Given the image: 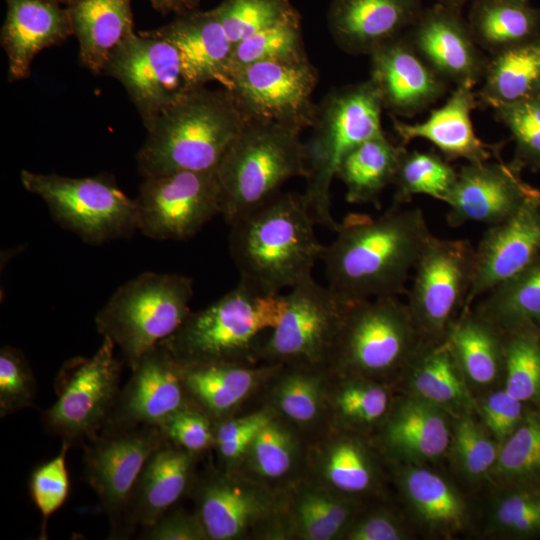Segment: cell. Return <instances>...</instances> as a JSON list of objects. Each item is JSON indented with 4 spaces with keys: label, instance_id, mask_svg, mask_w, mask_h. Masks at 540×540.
I'll return each instance as SVG.
<instances>
[{
    "label": "cell",
    "instance_id": "2",
    "mask_svg": "<svg viewBox=\"0 0 540 540\" xmlns=\"http://www.w3.org/2000/svg\"><path fill=\"white\" fill-rule=\"evenodd\" d=\"M302 195L278 193L230 226L228 246L241 281L278 294L312 277L325 250Z\"/></svg>",
    "mask_w": 540,
    "mask_h": 540
},
{
    "label": "cell",
    "instance_id": "26",
    "mask_svg": "<svg viewBox=\"0 0 540 540\" xmlns=\"http://www.w3.org/2000/svg\"><path fill=\"white\" fill-rule=\"evenodd\" d=\"M201 455L167 439L145 463L132 492L124 518L123 538L147 528L189 495Z\"/></svg>",
    "mask_w": 540,
    "mask_h": 540
},
{
    "label": "cell",
    "instance_id": "25",
    "mask_svg": "<svg viewBox=\"0 0 540 540\" xmlns=\"http://www.w3.org/2000/svg\"><path fill=\"white\" fill-rule=\"evenodd\" d=\"M388 469L412 526L437 539L456 538L470 527L466 499L443 475L423 465L388 463Z\"/></svg>",
    "mask_w": 540,
    "mask_h": 540
},
{
    "label": "cell",
    "instance_id": "59",
    "mask_svg": "<svg viewBox=\"0 0 540 540\" xmlns=\"http://www.w3.org/2000/svg\"><path fill=\"white\" fill-rule=\"evenodd\" d=\"M438 3L440 4H443V5H446V6H449V7H453V8H457V9H461V7L467 3L469 0H437Z\"/></svg>",
    "mask_w": 540,
    "mask_h": 540
},
{
    "label": "cell",
    "instance_id": "54",
    "mask_svg": "<svg viewBox=\"0 0 540 540\" xmlns=\"http://www.w3.org/2000/svg\"><path fill=\"white\" fill-rule=\"evenodd\" d=\"M412 536L409 520L381 498L363 505L343 540H408Z\"/></svg>",
    "mask_w": 540,
    "mask_h": 540
},
{
    "label": "cell",
    "instance_id": "12",
    "mask_svg": "<svg viewBox=\"0 0 540 540\" xmlns=\"http://www.w3.org/2000/svg\"><path fill=\"white\" fill-rule=\"evenodd\" d=\"M279 324L259 349V362L327 367L350 304L313 277L292 287Z\"/></svg>",
    "mask_w": 540,
    "mask_h": 540
},
{
    "label": "cell",
    "instance_id": "3",
    "mask_svg": "<svg viewBox=\"0 0 540 540\" xmlns=\"http://www.w3.org/2000/svg\"><path fill=\"white\" fill-rule=\"evenodd\" d=\"M247 118L221 87L191 89L158 117L136 155L144 178L216 169Z\"/></svg>",
    "mask_w": 540,
    "mask_h": 540
},
{
    "label": "cell",
    "instance_id": "1",
    "mask_svg": "<svg viewBox=\"0 0 540 540\" xmlns=\"http://www.w3.org/2000/svg\"><path fill=\"white\" fill-rule=\"evenodd\" d=\"M321 261L327 285L349 301L398 296L433 236L419 208L390 209L373 219L350 214Z\"/></svg>",
    "mask_w": 540,
    "mask_h": 540
},
{
    "label": "cell",
    "instance_id": "21",
    "mask_svg": "<svg viewBox=\"0 0 540 540\" xmlns=\"http://www.w3.org/2000/svg\"><path fill=\"white\" fill-rule=\"evenodd\" d=\"M452 424L453 417L444 410L397 392L372 439L388 463L428 466L447 456Z\"/></svg>",
    "mask_w": 540,
    "mask_h": 540
},
{
    "label": "cell",
    "instance_id": "19",
    "mask_svg": "<svg viewBox=\"0 0 540 540\" xmlns=\"http://www.w3.org/2000/svg\"><path fill=\"white\" fill-rule=\"evenodd\" d=\"M528 196L510 217L489 226L475 248L471 289L461 313L479 296L511 279L540 256V199Z\"/></svg>",
    "mask_w": 540,
    "mask_h": 540
},
{
    "label": "cell",
    "instance_id": "22",
    "mask_svg": "<svg viewBox=\"0 0 540 540\" xmlns=\"http://www.w3.org/2000/svg\"><path fill=\"white\" fill-rule=\"evenodd\" d=\"M190 405L180 364L159 343L132 369L107 424L159 427L174 413Z\"/></svg>",
    "mask_w": 540,
    "mask_h": 540
},
{
    "label": "cell",
    "instance_id": "30",
    "mask_svg": "<svg viewBox=\"0 0 540 540\" xmlns=\"http://www.w3.org/2000/svg\"><path fill=\"white\" fill-rule=\"evenodd\" d=\"M473 87L471 84L456 86L447 101L422 122L409 124L392 116L401 144L424 139L447 160L464 159L467 163L485 162L498 156L500 147L484 142L475 133L471 114L478 101Z\"/></svg>",
    "mask_w": 540,
    "mask_h": 540
},
{
    "label": "cell",
    "instance_id": "55",
    "mask_svg": "<svg viewBox=\"0 0 540 540\" xmlns=\"http://www.w3.org/2000/svg\"><path fill=\"white\" fill-rule=\"evenodd\" d=\"M159 428L168 441L192 453L202 455L214 448L215 422L192 405L174 413Z\"/></svg>",
    "mask_w": 540,
    "mask_h": 540
},
{
    "label": "cell",
    "instance_id": "43",
    "mask_svg": "<svg viewBox=\"0 0 540 540\" xmlns=\"http://www.w3.org/2000/svg\"><path fill=\"white\" fill-rule=\"evenodd\" d=\"M490 483L540 488V405L530 406L518 428L501 443Z\"/></svg>",
    "mask_w": 540,
    "mask_h": 540
},
{
    "label": "cell",
    "instance_id": "49",
    "mask_svg": "<svg viewBox=\"0 0 540 540\" xmlns=\"http://www.w3.org/2000/svg\"><path fill=\"white\" fill-rule=\"evenodd\" d=\"M214 9L233 46L296 11L290 0H223Z\"/></svg>",
    "mask_w": 540,
    "mask_h": 540
},
{
    "label": "cell",
    "instance_id": "41",
    "mask_svg": "<svg viewBox=\"0 0 540 540\" xmlns=\"http://www.w3.org/2000/svg\"><path fill=\"white\" fill-rule=\"evenodd\" d=\"M467 22L477 44L491 55L540 34V10L528 3L474 0Z\"/></svg>",
    "mask_w": 540,
    "mask_h": 540
},
{
    "label": "cell",
    "instance_id": "45",
    "mask_svg": "<svg viewBox=\"0 0 540 540\" xmlns=\"http://www.w3.org/2000/svg\"><path fill=\"white\" fill-rule=\"evenodd\" d=\"M494 488L486 509L485 534L499 539H539L540 488Z\"/></svg>",
    "mask_w": 540,
    "mask_h": 540
},
{
    "label": "cell",
    "instance_id": "5",
    "mask_svg": "<svg viewBox=\"0 0 540 540\" xmlns=\"http://www.w3.org/2000/svg\"><path fill=\"white\" fill-rule=\"evenodd\" d=\"M383 106L371 81L330 91L319 105L305 143L307 175L302 198L315 223L336 232L330 189L343 158L362 142L383 133Z\"/></svg>",
    "mask_w": 540,
    "mask_h": 540
},
{
    "label": "cell",
    "instance_id": "57",
    "mask_svg": "<svg viewBox=\"0 0 540 540\" xmlns=\"http://www.w3.org/2000/svg\"><path fill=\"white\" fill-rule=\"evenodd\" d=\"M140 539L145 540H208L196 513L172 507L155 523L142 529Z\"/></svg>",
    "mask_w": 540,
    "mask_h": 540
},
{
    "label": "cell",
    "instance_id": "18",
    "mask_svg": "<svg viewBox=\"0 0 540 540\" xmlns=\"http://www.w3.org/2000/svg\"><path fill=\"white\" fill-rule=\"evenodd\" d=\"M388 463L373 439L329 427L308 442L304 479L362 503L386 498Z\"/></svg>",
    "mask_w": 540,
    "mask_h": 540
},
{
    "label": "cell",
    "instance_id": "56",
    "mask_svg": "<svg viewBox=\"0 0 540 540\" xmlns=\"http://www.w3.org/2000/svg\"><path fill=\"white\" fill-rule=\"evenodd\" d=\"M529 407L503 387L476 398V414L479 420L500 443L518 428Z\"/></svg>",
    "mask_w": 540,
    "mask_h": 540
},
{
    "label": "cell",
    "instance_id": "13",
    "mask_svg": "<svg viewBox=\"0 0 540 540\" xmlns=\"http://www.w3.org/2000/svg\"><path fill=\"white\" fill-rule=\"evenodd\" d=\"M475 248L468 240L432 236L414 270L406 303L425 342H444L472 286Z\"/></svg>",
    "mask_w": 540,
    "mask_h": 540
},
{
    "label": "cell",
    "instance_id": "47",
    "mask_svg": "<svg viewBox=\"0 0 540 540\" xmlns=\"http://www.w3.org/2000/svg\"><path fill=\"white\" fill-rule=\"evenodd\" d=\"M503 388L529 406L540 405V331L537 324L505 331Z\"/></svg>",
    "mask_w": 540,
    "mask_h": 540
},
{
    "label": "cell",
    "instance_id": "27",
    "mask_svg": "<svg viewBox=\"0 0 540 540\" xmlns=\"http://www.w3.org/2000/svg\"><path fill=\"white\" fill-rule=\"evenodd\" d=\"M423 9L422 0H332L327 24L342 51L370 55L405 33Z\"/></svg>",
    "mask_w": 540,
    "mask_h": 540
},
{
    "label": "cell",
    "instance_id": "8",
    "mask_svg": "<svg viewBox=\"0 0 540 540\" xmlns=\"http://www.w3.org/2000/svg\"><path fill=\"white\" fill-rule=\"evenodd\" d=\"M423 342L396 296L353 301L328 368L394 385Z\"/></svg>",
    "mask_w": 540,
    "mask_h": 540
},
{
    "label": "cell",
    "instance_id": "31",
    "mask_svg": "<svg viewBox=\"0 0 540 540\" xmlns=\"http://www.w3.org/2000/svg\"><path fill=\"white\" fill-rule=\"evenodd\" d=\"M1 46L8 58L10 82L29 77L31 64L42 50L73 35L66 8L57 0H5Z\"/></svg>",
    "mask_w": 540,
    "mask_h": 540
},
{
    "label": "cell",
    "instance_id": "32",
    "mask_svg": "<svg viewBox=\"0 0 540 540\" xmlns=\"http://www.w3.org/2000/svg\"><path fill=\"white\" fill-rule=\"evenodd\" d=\"M330 375L327 367L282 364L260 392L261 405L310 441L329 428L327 394Z\"/></svg>",
    "mask_w": 540,
    "mask_h": 540
},
{
    "label": "cell",
    "instance_id": "9",
    "mask_svg": "<svg viewBox=\"0 0 540 540\" xmlns=\"http://www.w3.org/2000/svg\"><path fill=\"white\" fill-rule=\"evenodd\" d=\"M20 180L45 202L61 227L88 244L130 238L138 231L135 199L110 174L75 178L22 170Z\"/></svg>",
    "mask_w": 540,
    "mask_h": 540
},
{
    "label": "cell",
    "instance_id": "37",
    "mask_svg": "<svg viewBox=\"0 0 540 540\" xmlns=\"http://www.w3.org/2000/svg\"><path fill=\"white\" fill-rule=\"evenodd\" d=\"M132 0H68L66 8L79 43V62L103 74L113 52L134 32Z\"/></svg>",
    "mask_w": 540,
    "mask_h": 540
},
{
    "label": "cell",
    "instance_id": "6",
    "mask_svg": "<svg viewBox=\"0 0 540 540\" xmlns=\"http://www.w3.org/2000/svg\"><path fill=\"white\" fill-rule=\"evenodd\" d=\"M221 215L228 225L270 200L284 183L306 177L300 132L275 122L247 119L217 168Z\"/></svg>",
    "mask_w": 540,
    "mask_h": 540
},
{
    "label": "cell",
    "instance_id": "29",
    "mask_svg": "<svg viewBox=\"0 0 540 540\" xmlns=\"http://www.w3.org/2000/svg\"><path fill=\"white\" fill-rule=\"evenodd\" d=\"M281 366V363L180 364L182 381L190 404L208 415L215 423L237 415L249 399L260 394Z\"/></svg>",
    "mask_w": 540,
    "mask_h": 540
},
{
    "label": "cell",
    "instance_id": "50",
    "mask_svg": "<svg viewBox=\"0 0 540 540\" xmlns=\"http://www.w3.org/2000/svg\"><path fill=\"white\" fill-rule=\"evenodd\" d=\"M515 143V162L522 170L540 171V96L491 108Z\"/></svg>",
    "mask_w": 540,
    "mask_h": 540
},
{
    "label": "cell",
    "instance_id": "63",
    "mask_svg": "<svg viewBox=\"0 0 540 540\" xmlns=\"http://www.w3.org/2000/svg\"><path fill=\"white\" fill-rule=\"evenodd\" d=\"M537 325H538V328H539V331H540V322Z\"/></svg>",
    "mask_w": 540,
    "mask_h": 540
},
{
    "label": "cell",
    "instance_id": "4",
    "mask_svg": "<svg viewBox=\"0 0 540 540\" xmlns=\"http://www.w3.org/2000/svg\"><path fill=\"white\" fill-rule=\"evenodd\" d=\"M286 303L285 294H266L239 280L206 308L191 311L160 343L181 365L258 364L261 335L279 324Z\"/></svg>",
    "mask_w": 540,
    "mask_h": 540
},
{
    "label": "cell",
    "instance_id": "34",
    "mask_svg": "<svg viewBox=\"0 0 540 540\" xmlns=\"http://www.w3.org/2000/svg\"><path fill=\"white\" fill-rule=\"evenodd\" d=\"M308 442L295 427L274 414L255 434L233 470L284 493L304 479Z\"/></svg>",
    "mask_w": 540,
    "mask_h": 540
},
{
    "label": "cell",
    "instance_id": "20",
    "mask_svg": "<svg viewBox=\"0 0 540 540\" xmlns=\"http://www.w3.org/2000/svg\"><path fill=\"white\" fill-rule=\"evenodd\" d=\"M405 35L418 54L448 83L475 86L482 81L488 58L481 52L461 9L440 3L423 9Z\"/></svg>",
    "mask_w": 540,
    "mask_h": 540
},
{
    "label": "cell",
    "instance_id": "48",
    "mask_svg": "<svg viewBox=\"0 0 540 540\" xmlns=\"http://www.w3.org/2000/svg\"><path fill=\"white\" fill-rule=\"evenodd\" d=\"M307 58L302 36L301 17L296 10L278 23L233 46L226 82L233 71L252 63L294 61Z\"/></svg>",
    "mask_w": 540,
    "mask_h": 540
},
{
    "label": "cell",
    "instance_id": "14",
    "mask_svg": "<svg viewBox=\"0 0 540 540\" xmlns=\"http://www.w3.org/2000/svg\"><path fill=\"white\" fill-rule=\"evenodd\" d=\"M151 425L106 424L84 450V477L98 496L110 525V538H123L127 507L139 475L164 442Z\"/></svg>",
    "mask_w": 540,
    "mask_h": 540
},
{
    "label": "cell",
    "instance_id": "36",
    "mask_svg": "<svg viewBox=\"0 0 540 540\" xmlns=\"http://www.w3.org/2000/svg\"><path fill=\"white\" fill-rule=\"evenodd\" d=\"M445 342L478 398L503 387L505 331L475 309L460 314Z\"/></svg>",
    "mask_w": 540,
    "mask_h": 540
},
{
    "label": "cell",
    "instance_id": "61",
    "mask_svg": "<svg viewBox=\"0 0 540 540\" xmlns=\"http://www.w3.org/2000/svg\"><path fill=\"white\" fill-rule=\"evenodd\" d=\"M511 2H517V3H528V0H507Z\"/></svg>",
    "mask_w": 540,
    "mask_h": 540
},
{
    "label": "cell",
    "instance_id": "53",
    "mask_svg": "<svg viewBox=\"0 0 540 540\" xmlns=\"http://www.w3.org/2000/svg\"><path fill=\"white\" fill-rule=\"evenodd\" d=\"M36 379L23 352L12 346L0 349V416L32 407Z\"/></svg>",
    "mask_w": 540,
    "mask_h": 540
},
{
    "label": "cell",
    "instance_id": "44",
    "mask_svg": "<svg viewBox=\"0 0 540 540\" xmlns=\"http://www.w3.org/2000/svg\"><path fill=\"white\" fill-rule=\"evenodd\" d=\"M500 446L477 414H466L453 418L446 458L463 481L479 485L491 481Z\"/></svg>",
    "mask_w": 540,
    "mask_h": 540
},
{
    "label": "cell",
    "instance_id": "35",
    "mask_svg": "<svg viewBox=\"0 0 540 540\" xmlns=\"http://www.w3.org/2000/svg\"><path fill=\"white\" fill-rule=\"evenodd\" d=\"M397 392L426 401L453 418L476 414L469 389L446 342L423 341L395 384Z\"/></svg>",
    "mask_w": 540,
    "mask_h": 540
},
{
    "label": "cell",
    "instance_id": "38",
    "mask_svg": "<svg viewBox=\"0 0 540 540\" xmlns=\"http://www.w3.org/2000/svg\"><path fill=\"white\" fill-rule=\"evenodd\" d=\"M396 395L394 385L331 372L327 394L329 427L372 438L390 413Z\"/></svg>",
    "mask_w": 540,
    "mask_h": 540
},
{
    "label": "cell",
    "instance_id": "16",
    "mask_svg": "<svg viewBox=\"0 0 540 540\" xmlns=\"http://www.w3.org/2000/svg\"><path fill=\"white\" fill-rule=\"evenodd\" d=\"M134 199L138 231L154 240H187L221 215L216 169L146 177Z\"/></svg>",
    "mask_w": 540,
    "mask_h": 540
},
{
    "label": "cell",
    "instance_id": "42",
    "mask_svg": "<svg viewBox=\"0 0 540 540\" xmlns=\"http://www.w3.org/2000/svg\"><path fill=\"white\" fill-rule=\"evenodd\" d=\"M475 310L507 331L540 322V256L523 271L496 286Z\"/></svg>",
    "mask_w": 540,
    "mask_h": 540
},
{
    "label": "cell",
    "instance_id": "24",
    "mask_svg": "<svg viewBox=\"0 0 540 540\" xmlns=\"http://www.w3.org/2000/svg\"><path fill=\"white\" fill-rule=\"evenodd\" d=\"M369 80L383 109L392 116L406 117L436 102L448 85L418 54L405 33L370 54Z\"/></svg>",
    "mask_w": 540,
    "mask_h": 540
},
{
    "label": "cell",
    "instance_id": "7",
    "mask_svg": "<svg viewBox=\"0 0 540 540\" xmlns=\"http://www.w3.org/2000/svg\"><path fill=\"white\" fill-rule=\"evenodd\" d=\"M192 296L190 277L144 272L113 293L95 316L96 329L114 342L132 370L181 326L191 312Z\"/></svg>",
    "mask_w": 540,
    "mask_h": 540
},
{
    "label": "cell",
    "instance_id": "11",
    "mask_svg": "<svg viewBox=\"0 0 540 540\" xmlns=\"http://www.w3.org/2000/svg\"><path fill=\"white\" fill-rule=\"evenodd\" d=\"M189 495L208 540H277L285 492L210 461Z\"/></svg>",
    "mask_w": 540,
    "mask_h": 540
},
{
    "label": "cell",
    "instance_id": "15",
    "mask_svg": "<svg viewBox=\"0 0 540 540\" xmlns=\"http://www.w3.org/2000/svg\"><path fill=\"white\" fill-rule=\"evenodd\" d=\"M318 71L309 61H262L233 71L224 86L247 119L275 122L301 133L311 127Z\"/></svg>",
    "mask_w": 540,
    "mask_h": 540
},
{
    "label": "cell",
    "instance_id": "51",
    "mask_svg": "<svg viewBox=\"0 0 540 540\" xmlns=\"http://www.w3.org/2000/svg\"><path fill=\"white\" fill-rule=\"evenodd\" d=\"M71 444L62 441L61 450L52 459L37 465L29 476V493L41 514L40 539H46L47 521L67 500L70 478L66 464Z\"/></svg>",
    "mask_w": 540,
    "mask_h": 540
},
{
    "label": "cell",
    "instance_id": "28",
    "mask_svg": "<svg viewBox=\"0 0 540 540\" xmlns=\"http://www.w3.org/2000/svg\"><path fill=\"white\" fill-rule=\"evenodd\" d=\"M146 32L175 46L190 90L212 81L224 86L233 44L214 8L178 14L171 22Z\"/></svg>",
    "mask_w": 540,
    "mask_h": 540
},
{
    "label": "cell",
    "instance_id": "52",
    "mask_svg": "<svg viewBox=\"0 0 540 540\" xmlns=\"http://www.w3.org/2000/svg\"><path fill=\"white\" fill-rule=\"evenodd\" d=\"M273 416L272 410L261 405L249 413L216 422L213 449L216 452L217 465L226 470H233L255 434Z\"/></svg>",
    "mask_w": 540,
    "mask_h": 540
},
{
    "label": "cell",
    "instance_id": "62",
    "mask_svg": "<svg viewBox=\"0 0 540 540\" xmlns=\"http://www.w3.org/2000/svg\"><path fill=\"white\" fill-rule=\"evenodd\" d=\"M57 1H59L61 4L64 5L68 0H57Z\"/></svg>",
    "mask_w": 540,
    "mask_h": 540
},
{
    "label": "cell",
    "instance_id": "17",
    "mask_svg": "<svg viewBox=\"0 0 540 540\" xmlns=\"http://www.w3.org/2000/svg\"><path fill=\"white\" fill-rule=\"evenodd\" d=\"M103 74L122 84L147 131L190 90L175 46L146 31L126 39L111 55Z\"/></svg>",
    "mask_w": 540,
    "mask_h": 540
},
{
    "label": "cell",
    "instance_id": "23",
    "mask_svg": "<svg viewBox=\"0 0 540 540\" xmlns=\"http://www.w3.org/2000/svg\"><path fill=\"white\" fill-rule=\"evenodd\" d=\"M521 171L513 161L464 165L445 202L449 206L447 223L451 227L468 222L491 226L510 217L528 196Z\"/></svg>",
    "mask_w": 540,
    "mask_h": 540
},
{
    "label": "cell",
    "instance_id": "46",
    "mask_svg": "<svg viewBox=\"0 0 540 540\" xmlns=\"http://www.w3.org/2000/svg\"><path fill=\"white\" fill-rule=\"evenodd\" d=\"M458 172L435 152L407 151L396 174L390 209H399L415 195H427L446 202Z\"/></svg>",
    "mask_w": 540,
    "mask_h": 540
},
{
    "label": "cell",
    "instance_id": "10",
    "mask_svg": "<svg viewBox=\"0 0 540 540\" xmlns=\"http://www.w3.org/2000/svg\"><path fill=\"white\" fill-rule=\"evenodd\" d=\"M109 337L91 357L67 360L55 380V403L42 413L47 433L74 445L94 438L107 424L120 393L124 361Z\"/></svg>",
    "mask_w": 540,
    "mask_h": 540
},
{
    "label": "cell",
    "instance_id": "60",
    "mask_svg": "<svg viewBox=\"0 0 540 540\" xmlns=\"http://www.w3.org/2000/svg\"><path fill=\"white\" fill-rule=\"evenodd\" d=\"M529 190H530V192L532 194H534L535 196H537L540 199V189L534 188V187L529 185Z\"/></svg>",
    "mask_w": 540,
    "mask_h": 540
},
{
    "label": "cell",
    "instance_id": "39",
    "mask_svg": "<svg viewBox=\"0 0 540 540\" xmlns=\"http://www.w3.org/2000/svg\"><path fill=\"white\" fill-rule=\"evenodd\" d=\"M476 96L489 108L540 96V34L492 54Z\"/></svg>",
    "mask_w": 540,
    "mask_h": 540
},
{
    "label": "cell",
    "instance_id": "33",
    "mask_svg": "<svg viewBox=\"0 0 540 540\" xmlns=\"http://www.w3.org/2000/svg\"><path fill=\"white\" fill-rule=\"evenodd\" d=\"M364 504L302 479L285 492L277 540H343Z\"/></svg>",
    "mask_w": 540,
    "mask_h": 540
},
{
    "label": "cell",
    "instance_id": "58",
    "mask_svg": "<svg viewBox=\"0 0 540 540\" xmlns=\"http://www.w3.org/2000/svg\"><path fill=\"white\" fill-rule=\"evenodd\" d=\"M150 4L162 15H176L197 9L200 0H149Z\"/></svg>",
    "mask_w": 540,
    "mask_h": 540
},
{
    "label": "cell",
    "instance_id": "40",
    "mask_svg": "<svg viewBox=\"0 0 540 540\" xmlns=\"http://www.w3.org/2000/svg\"><path fill=\"white\" fill-rule=\"evenodd\" d=\"M405 145L391 142L383 133L353 148L336 173L346 188V201L371 203L379 208L381 193L394 183Z\"/></svg>",
    "mask_w": 540,
    "mask_h": 540
}]
</instances>
